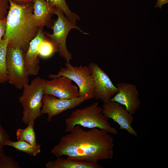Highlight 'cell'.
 <instances>
[{
  "label": "cell",
  "instance_id": "27",
  "mask_svg": "<svg viewBox=\"0 0 168 168\" xmlns=\"http://www.w3.org/2000/svg\"><path fill=\"white\" fill-rule=\"evenodd\" d=\"M4 146L3 145L0 144V164L3 158L5 155L3 149Z\"/></svg>",
  "mask_w": 168,
  "mask_h": 168
},
{
  "label": "cell",
  "instance_id": "11",
  "mask_svg": "<svg viewBox=\"0 0 168 168\" xmlns=\"http://www.w3.org/2000/svg\"><path fill=\"white\" fill-rule=\"evenodd\" d=\"M87 100L85 98L80 97L69 99H62L52 95L44 94L41 113L42 114L48 115L47 121L50 122L53 117L65 110L74 108Z\"/></svg>",
  "mask_w": 168,
  "mask_h": 168
},
{
  "label": "cell",
  "instance_id": "21",
  "mask_svg": "<svg viewBox=\"0 0 168 168\" xmlns=\"http://www.w3.org/2000/svg\"><path fill=\"white\" fill-rule=\"evenodd\" d=\"M18 163L11 157L5 155L0 164V168H19Z\"/></svg>",
  "mask_w": 168,
  "mask_h": 168
},
{
  "label": "cell",
  "instance_id": "5",
  "mask_svg": "<svg viewBox=\"0 0 168 168\" xmlns=\"http://www.w3.org/2000/svg\"><path fill=\"white\" fill-rule=\"evenodd\" d=\"M65 66L62 67L57 74H50L49 77L52 79L61 76L67 77L77 85L79 97L85 98L87 100L95 98L93 81L88 66H74L67 63Z\"/></svg>",
  "mask_w": 168,
  "mask_h": 168
},
{
  "label": "cell",
  "instance_id": "1",
  "mask_svg": "<svg viewBox=\"0 0 168 168\" xmlns=\"http://www.w3.org/2000/svg\"><path fill=\"white\" fill-rule=\"evenodd\" d=\"M110 134L97 128L85 130L77 125L61 137L51 152L57 158L66 156L68 159L98 164L99 160L113 157L114 138Z\"/></svg>",
  "mask_w": 168,
  "mask_h": 168
},
{
  "label": "cell",
  "instance_id": "18",
  "mask_svg": "<svg viewBox=\"0 0 168 168\" xmlns=\"http://www.w3.org/2000/svg\"><path fill=\"white\" fill-rule=\"evenodd\" d=\"M8 44V41L2 39L0 41V84L7 82V73L6 54Z\"/></svg>",
  "mask_w": 168,
  "mask_h": 168
},
{
  "label": "cell",
  "instance_id": "4",
  "mask_svg": "<svg viewBox=\"0 0 168 168\" xmlns=\"http://www.w3.org/2000/svg\"><path fill=\"white\" fill-rule=\"evenodd\" d=\"M44 79L38 77L34 79L30 84L25 85L18 101L23 108L22 121L27 125L42 114L41 110L44 95Z\"/></svg>",
  "mask_w": 168,
  "mask_h": 168
},
{
  "label": "cell",
  "instance_id": "10",
  "mask_svg": "<svg viewBox=\"0 0 168 168\" xmlns=\"http://www.w3.org/2000/svg\"><path fill=\"white\" fill-rule=\"evenodd\" d=\"M70 79L64 76L44 80V94L52 95L56 97L69 99L79 97L78 87L72 83Z\"/></svg>",
  "mask_w": 168,
  "mask_h": 168
},
{
  "label": "cell",
  "instance_id": "22",
  "mask_svg": "<svg viewBox=\"0 0 168 168\" xmlns=\"http://www.w3.org/2000/svg\"><path fill=\"white\" fill-rule=\"evenodd\" d=\"M8 0H0V19L6 17L9 7Z\"/></svg>",
  "mask_w": 168,
  "mask_h": 168
},
{
  "label": "cell",
  "instance_id": "12",
  "mask_svg": "<svg viewBox=\"0 0 168 168\" xmlns=\"http://www.w3.org/2000/svg\"><path fill=\"white\" fill-rule=\"evenodd\" d=\"M117 93L110 101H116L123 105L130 114H133L139 108L141 102L136 86L126 82L116 84Z\"/></svg>",
  "mask_w": 168,
  "mask_h": 168
},
{
  "label": "cell",
  "instance_id": "16",
  "mask_svg": "<svg viewBox=\"0 0 168 168\" xmlns=\"http://www.w3.org/2000/svg\"><path fill=\"white\" fill-rule=\"evenodd\" d=\"M6 145L11 146L18 151L34 156H36L41 152L40 144L37 143L35 145H32L24 141H12L9 139L6 143Z\"/></svg>",
  "mask_w": 168,
  "mask_h": 168
},
{
  "label": "cell",
  "instance_id": "9",
  "mask_svg": "<svg viewBox=\"0 0 168 168\" xmlns=\"http://www.w3.org/2000/svg\"><path fill=\"white\" fill-rule=\"evenodd\" d=\"M102 112L108 119H111L117 123L119 129L126 130L129 134L138 137V134L132 127L133 117L125 107L116 101H109L103 103Z\"/></svg>",
  "mask_w": 168,
  "mask_h": 168
},
{
  "label": "cell",
  "instance_id": "15",
  "mask_svg": "<svg viewBox=\"0 0 168 168\" xmlns=\"http://www.w3.org/2000/svg\"><path fill=\"white\" fill-rule=\"evenodd\" d=\"M46 168H102L99 163L95 164L73 161L61 157L54 161L48 162L46 164Z\"/></svg>",
  "mask_w": 168,
  "mask_h": 168
},
{
  "label": "cell",
  "instance_id": "19",
  "mask_svg": "<svg viewBox=\"0 0 168 168\" xmlns=\"http://www.w3.org/2000/svg\"><path fill=\"white\" fill-rule=\"evenodd\" d=\"M52 6L61 11L66 17L71 21L76 24V20L79 19L76 14L72 12L69 9L65 0H46Z\"/></svg>",
  "mask_w": 168,
  "mask_h": 168
},
{
  "label": "cell",
  "instance_id": "2",
  "mask_svg": "<svg viewBox=\"0 0 168 168\" xmlns=\"http://www.w3.org/2000/svg\"><path fill=\"white\" fill-rule=\"evenodd\" d=\"M8 1L6 30L3 39L8 41V46L19 48L25 54L40 28L34 16L33 2L18 4Z\"/></svg>",
  "mask_w": 168,
  "mask_h": 168
},
{
  "label": "cell",
  "instance_id": "14",
  "mask_svg": "<svg viewBox=\"0 0 168 168\" xmlns=\"http://www.w3.org/2000/svg\"><path fill=\"white\" fill-rule=\"evenodd\" d=\"M55 8L45 0H34L33 14L35 19L38 26H44L51 28L52 17L54 14Z\"/></svg>",
  "mask_w": 168,
  "mask_h": 168
},
{
  "label": "cell",
  "instance_id": "13",
  "mask_svg": "<svg viewBox=\"0 0 168 168\" xmlns=\"http://www.w3.org/2000/svg\"><path fill=\"white\" fill-rule=\"evenodd\" d=\"M43 28H40L36 36L30 41L24 54L26 69L29 76H36L39 73L40 66L38 46L40 43L46 38Z\"/></svg>",
  "mask_w": 168,
  "mask_h": 168
},
{
  "label": "cell",
  "instance_id": "3",
  "mask_svg": "<svg viewBox=\"0 0 168 168\" xmlns=\"http://www.w3.org/2000/svg\"><path fill=\"white\" fill-rule=\"evenodd\" d=\"M64 131L69 133L77 125L90 129L97 128L103 129L111 134L116 135L118 131L112 127L102 112V108L97 102H94L82 109H77L72 112L65 119Z\"/></svg>",
  "mask_w": 168,
  "mask_h": 168
},
{
  "label": "cell",
  "instance_id": "25",
  "mask_svg": "<svg viewBox=\"0 0 168 168\" xmlns=\"http://www.w3.org/2000/svg\"><path fill=\"white\" fill-rule=\"evenodd\" d=\"M168 3V0H157L155 5V7H159L160 9L162 8V6Z\"/></svg>",
  "mask_w": 168,
  "mask_h": 168
},
{
  "label": "cell",
  "instance_id": "24",
  "mask_svg": "<svg viewBox=\"0 0 168 168\" xmlns=\"http://www.w3.org/2000/svg\"><path fill=\"white\" fill-rule=\"evenodd\" d=\"M6 30V17L0 19V41L4 36Z\"/></svg>",
  "mask_w": 168,
  "mask_h": 168
},
{
  "label": "cell",
  "instance_id": "8",
  "mask_svg": "<svg viewBox=\"0 0 168 168\" xmlns=\"http://www.w3.org/2000/svg\"><path fill=\"white\" fill-rule=\"evenodd\" d=\"M88 66L93 81L95 98L103 103L110 101L118 92L117 87L96 63H91Z\"/></svg>",
  "mask_w": 168,
  "mask_h": 168
},
{
  "label": "cell",
  "instance_id": "6",
  "mask_svg": "<svg viewBox=\"0 0 168 168\" xmlns=\"http://www.w3.org/2000/svg\"><path fill=\"white\" fill-rule=\"evenodd\" d=\"M54 14L57 16V18L54 22L51 27L53 33L52 34L46 32L44 33L56 46L59 55L65 59L67 63H70L72 56L67 49L66 43L69 32L71 29H75L84 34H87L82 30L76 24L70 21L59 9L55 8Z\"/></svg>",
  "mask_w": 168,
  "mask_h": 168
},
{
  "label": "cell",
  "instance_id": "20",
  "mask_svg": "<svg viewBox=\"0 0 168 168\" xmlns=\"http://www.w3.org/2000/svg\"><path fill=\"white\" fill-rule=\"evenodd\" d=\"M38 50L39 56L43 58H49L55 53L58 52L57 47L54 43L46 38L40 43Z\"/></svg>",
  "mask_w": 168,
  "mask_h": 168
},
{
  "label": "cell",
  "instance_id": "7",
  "mask_svg": "<svg viewBox=\"0 0 168 168\" xmlns=\"http://www.w3.org/2000/svg\"><path fill=\"white\" fill-rule=\"evenodd\" d=\"M8 82L21 89L29 82L24 60V54L19 48L7 46L6 54Z\"/></svg>",
  "mask_w": 168,
  "mask_h": 168
},
{
  "label": "cell",
  "instance_id": "17",
  "mask_svg": "<svg viewBox=\"0 0 168 168\" xmlns=\"http://www.w3.org/2000/svg\"><path fill=\"white\" fill-rule=\"evenodd\" d=\"M34 121H30L25 128H19L16 131V135L17 140L25 141L32 145L37 143L34 130Z\"/></svg>",
  "mask_w": 168,
  "mask_h": 168
},
{
  "label": "cell",
  "instance_id": "23",
  "mask_svg": "<svg viewBox=\"0 0 168 168\" xmlns=\"http://www.w3.org/2000/svg\"><path fill=\"white\" fill-rule=\"evenodd\" d=\"M9 136L0 123V144L5 146L6 142L9 139Z\"/></svg>",
  "mask_w": 168,
  "mask_h": 168
},
{
  "label": "cell",
  "instance_id": "26",
  "mask_svg": "<svg viewBox=\"0 0 168 168\" xmlns=\"http://www.w3.org/2000/svg\"><path fill=\"white\" fill-rule=\"evenodd\" d=\"M12 2L18 4H22L33 2L34 0H11Z\"/></svg>",
  "mask_w": 168,
  "mask_h": 168
}]
</instances>
